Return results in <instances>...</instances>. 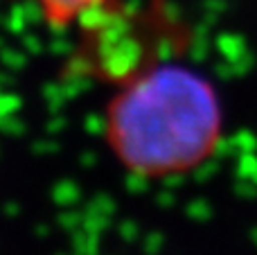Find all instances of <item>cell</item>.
<instances>
[{"mask_svg": "<svg viewBox=\"0 0 257 255\" xmlns=\"http://www.w3.org/2000/svg\"><path fill=\"white\" fill-rule=\"evenodd\" d=\"M221 134L223 108L212 81L172 59L117 84L106 104L108 147L142 179L192 172L214 154Z\"/></svg>", "mask_w": 257, "mask_h": 255, "instance_id": "6da1fadb", "label": "cell"}, {"mask_svg": "<svg viewBox=\"0 0 257 255\" xmlns=\"http://www.w3.org/2000/svg\"><path fill=\"white\" fill-rule=\"evenodd\" d=\"M39 7L41 16L54 27H66L72 23H81L95 12L111 7L113 0H30Z\"/></svg>", "mask_w": 257, "mask_h": 255, "instance_id": "7a4b0ae2", "label": "cell"}]
</instances>
